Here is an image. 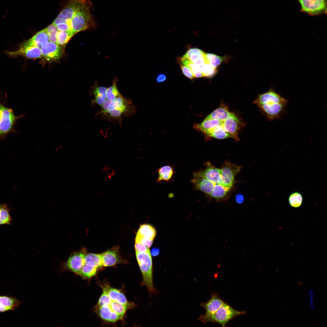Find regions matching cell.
<instances>
[{"label": "cell", "mask_w": 327, "mask_h": 327, "mask_svg": "<svg viewBox=\"0 0 327 327\" xmlns=\"http://www.w3.org/2000/svg\"><path fill=\"white\" fill-rule=\"evenodd\" d=\"M242 126V123L235 114L223 105L195 126L209 137L219 139L230 138L238 140Z\"/></svg>", "instance_id": "6da1fadb"}, {"label": "cell", "mask_w": 327, "mask_h": 327, "mask_svg": "<svg viewBox=\"0 0 327 327\" xmlns=\"http://www.w3.org/2000/svg\"><path fill=\"white\" fill-rule=\"evenodd\" d=\"M101 109L96 115L109 121H117L120 126L123 119L129 117L136 113V108L131 100L121 95L113 101L106 99L101 106Z\"/></svg>", "instance_id": "7a4b0ae2"}, {"label": "cell", "mask_w": 327, "mask_h": 327, "mask_svg": "<svg viewBox=\"0 0 327 327\" xmlns=\"http://www.w3.org/2000/svg\"><path fill=\"white\" fill-rule=\"evenodd\" d=\"M136 258L142 275L143 284L147 287L149 292L155 293L156 289L153 280L152 261L150 252H136Z\"/></svg>", "instance_id": "3957f363"}, {"label": "cell", "mask_w": 327, "mask_h": 327, "mask_svg": "<svg viewBox=\"0 0 327 327\" xmlns=\"http://www.w3.org/2000/svg\"><path fill=\"white\" fill-rule=\"evenodd\" d=\"M288 102H282L274 99H267L257 106L270 121L281 118Z\"/></svg>", "instance_id": "277c9868"}, {"label": "cell", "mask_w": 327, "mask_h": 327, "mask_svg": "<svg viewBox=\"0 0 327 327\" xmlns=\"http://www.w3.org/2000/svg\"><path fill=\"white\" fill-rule=\"evenodd\" d=\"M244 311H239L233 309L228 304L224 302L222 306L207 320L208 322H216L224 327L226 324L233 318L239 315H244Z\"/></svg>", "instance_id": "5b68a950"}, {"label": "cell", "mask_w": 327, "mask_h": 327, "mask_svg": "<svg viewBox=\"0 0 327 327\" xmlns=\"http://www.w3.org/2000/svg\"><path fill=\"white\" fill-rule=\"evenodd\" d=\"M241 167L226 161L220 169V176L219 184L230 189L232 187L235 177L241 170Z\"/></svg>", "instance_id": "8992f818"}, {"label": "cell", "mask_w": 327, "mask_h": 327, "mask_svg": "<svg viewBox=\"0 0 327 327\" xmlns=\"http://www.w3.org/2000/svg\"><path fill=\"white\" fill-rule=\"evenodd\" d=\"M300 11L312 16L327 14V0H297Z\"/></svg>", "instance_id": "52a82bcc"}, {"label": "cell", "mask_w": 327, "mask_h": 327, "mask_svg": "<svg viewBox=\"0 0 327 327\" xmlns=\"http://www.w3.org/2000/svg\"><path fill=\"white\" fill-rule=\"evenodd\" d=\"M218 294H213L211 298L206 302L201 303V306L206 311L205 313L201 315L199 319L202 322L206 323L207 319L214 314L224 303Z\"/></svg>", "instance_id": "ba28073f"}, {"label": "cell", "mask_w": 327, "mask_h": 327, "mask_svg": "<svg viewBox=\"0 0 327 327\" xmlns=\"http://www.w3.org/2000/svg\"><path fill=\"white\" fill-rule=\"evenodd\" d=\"M17 118L12 109L2 105L0 136L5 135L12 130Z\"/></svg>", "instance_id": "9c48e42d"}, {"label": "cell", "mask_w": 327, "mask_h": 327, "mask_svg": "<svg viewBox=\"0 0 327 327\" xmlns=\"http://www.w3.org/2000/svg\"><path fill=\"white\" fill-rule=\"evenodd\" d=\"M41 57L46 61H53L60 59L64 52L63 48L57 43L49 41L41 48Z\"/></svg>", "instance_id": "30bf717a"}, {"label": "cell", "mask_w": 327, "mask_h": 327, "mask_svg": "<svg viewBox=\"0 0 327 327\" xmlns=\"http://www.w3.org/2000/svg\"><path fill=\"white\" fill-rule=\"evenodd\" d=\"M5 53L12 56H18L26 58L35 59L41 57V48L34 45H30L20 47L17 51H6Z\"/></svg>", "instance_id": "8fae6325"}, {"label": "cell", "mask_w": 327, "mask_h": 327, "mask_svg": "<svg viewBox=\"0 0 327 327\" xmlns=\"http://www.w3.org/2000/svg\"><path fill=\"white\" fill-rule=\"evenodd\" d=\"M194 188L209 195L213 190L215 184L205 178L198 172H194L193 178L191 180Z\"/></svg>", "instance_id": "7c38bea8"}, {"label": "cell", "mask_w": 327, "mask_h": 327, "mask_svg": "<svg viewBox=\"0 0 327 327\" xmlns=\"http://www.w3.org/2000/svg\"><path fill=\"white\" fill-rule=\"evenodd\" d=\"M85 255L82 252L75 253L72 254L66 262L67 268L71 271L78 274L85 264Z\"/></svg>", "instance_id": "4fadbf2b"}, {"label": "cell", "mask_w": 327, "mask_h": 327, "mask_svg": "<svg viewBox=\"0 0 327 327\" xmlns=\"http://www.w3.org/2000/svg\"><path fill=\"white\" fill-rule=\"evenodd\" d=\"M49 41L46 28L38 32L32 37L21 43L20 47L34 45L41 48L42 46Z\"/></svg>", "instance_id": "5bb4252c"}, {"label": "cell", "mask_w": 327, "mask_h": 327, "mask_svg": "<svg viewBox=\"0 0 327 327\" xmlns=\"http://www.w3.org/2000/svg\"><path fill=\"white\" fill-rule=\"evenodd\" d=\"M107 89L106 87L100 86L97 81H95L89 91V95H93L94 97V99L91 101L92 105L96 104L101 107L106 99Z\"/></svg>", "instance_id": "9a60e30c"}, {"label": "cell", "mask_w": 327, "mask_h": 327, "mask_svg": "<svg viewBox=\"0 0 327 327\" xmlns=\"http://www.w3.org/2000/svg\"><path fill=\"white\" fill-rule=\"evenodd\" d=\"M181 58L188 60L200 67L206 62L205 53L197 48L190 49Z\"/></svg>", "instance_id": "2e32d148"}, {"label": "cell", "mask_w": 327, "mask_h": 327, "mask_svg": "<svg viewBox=\"0 0 327 327\" xmlns=\"http://www.w3.org/2000/svg\"><path fill=\"white\" fill-rule=\"evenodd\" d=\"M206 168L199 172L202 176L214 184H219L220 176V169L214 167L210 162L206 163Z\"/></svg>", "instance_id": "e0dca14e"}, {"label": "cell", "mask_w": 327, "mask_h": 327, "mask_svg": "<svg viewBox=\"0 0 327 327\" xmlns=\"http://www.w3.org/2000/svg\"><path fill=\"white\" fill-rule=\"evenodd\" d=\"M21 303V302L15 297L0 296V312L14 310L19 306Z\"/></svg>", "instance_id": "ac0fdd59"}, {"label": "cell", "mask_w": 327, "mask_h": 327, "mask_svg": "<svg viewBox=\"0 0 327 327\" xmlns=\"http://www.w3.org/2000/svg\"><path fill=\"white\" fill-rule=\"evenodd\" d=\"M97 309L100 317L107 321L114 322L123 317L112 311L108 306H97Z\"/></svg>", "instance_id": "d6986e66"}, {"label": "cell", "mask_w": 327, "mask_h": 327, "mask_svg": "<svg viewBox=\"0 0 327 327\" xmlns=\"http://www.w3.org/2000/svg\"><path fill=\"white\" fill-rule=\"evenodd\" d=\"M102 266H111L117 264L119 261L116 251L107 250L101 254Z\"/></svg>", "instance_id": "ffe728a7"}, {"label": "cell", "mask_w": 327, "mask_h": 327, "mask_svg": "<svg viewBox=\"0 0 327 327\" xmlns=\"http://www.w3.org/2000/svg\"><path fill=\"white\" fill-rule=\"evenodd\" d=\"M104 288L112 301L129 306L130 303L127 301L124 295L120 290L109 286Z\"/></svg>", "instance_id": "44dd1931"}, {"label": "cell", "mask_w": 327, "mask_h": 327, "mask_svg": "<svg viewBox=\"0 0 327 327\" xmlns=\"http://www.w3.org/2000/svg\"><path fill=\"white\" fill-rule=\"evenodd\" d=\"M230 189L219 184H216L209 195L216 200L219 201L226 197Z\"/></svg>", "instance_id": "7402d4cb"}, {"label": "cell", "mask_w": 327, "mask_h": 327, "mask_svg": "<svg viewBox=\"0 0 327 327\" xmlns=\"http://www.w3.org/2000/svg\"><path fill=\"white\" fill-rule=\"evenodd\" d=\"M173 173V169L171 166L166 165L161 167L158 170V177L157 180V182H160L162 181H169Z\"/></svg>", "instance_id": "603a6c76"}, {"label": "cell", "mask_w": 327, "mask_h": 327, "mask_svg": "<svg viewBox=\"0 0 327 327\" xmlns=\"http://www.w3.org/2000/svg\"><path fill=\"white\" fill-rule=\"evenodd\" d=\"M85 263L97 268L102 266L101 254L89 253L85 255Z\"/></svg>", "instance_id": "cb8c5ba5"}, {"label": "cell", "mask_w": 327, "mask_h": 327, "mask_svg": "<svg viewBox=\"0 0 327 327\" xmlns=\"http://www.w3.org/2000/svg\"><path fill=\"white\" fill-rule=\"evenodd\" d=\"M10 211V209L7 204H0V225H10L12 218Z\"/></svg>", "instance_id": "d4e9b609"}, {"label": "cell", "mask_w": 327, "mask_h": 327, "mask_svg": "<svg viewBox=\"0 0 327 327\" xmlns=\"http://www.w3.org/2000/svg\"><path fill=\"white\" fill-rule=\"evenodd\" d=\"M118 81V78H114L113 80L112 85L107 88L106 93V99L109 101H113L121 95L117 87V84Z\"/></svg>", "instance_id": "484cf974"}, {"label": "cell", "mask_w": 327, "mask_h": 327, "mask_svg": "<svg viewBox=\"0 0 327 327\" xmlns=\"http://www.w3.org/2000/svg\"><path fill=\"white\" fill-rule=\"evenodd\" d=\"M137 235L153 240L156 235V231L152 226L143 224L140 226Z\"/></svg>", "instance_id": "4316f807"}, {"label": "cell", "mask_w": 327, "mask_h": 327, "mask_svg": "<svg viewBox=\"0 0 327 327\" xmlns=\"http://www.w3.org/2000/svg\"><path fill=\"white\" fill-rule=\"evenodd\" d=\"M74 35L71 30L59 31L57 36V44L62 46L65 45Z\"/></svg>", "instance_id": "83f0119b"}, {"label": "cell", "mask_w": 327, "mask_h": 327, "mask_svg": "<svg viewBox=\"0 0 327 327\" xmlns=\"http://www.w3.org/2000/svg\"><path fill=\"white\" fill-rule=\"evenodd\" d=\"M206 62L208 63L215 68L218 67L224 60L225 57H221L212 53H205Z\"/></svg>", "instance_id": "f1b7e54d"}, {"label": "cell", "mask_w": 327, "mask_h": 327, "mask_svg": "<svg viewBox=\"0 0 327 327\" xmlns=\"http://www.w3.org/2000/svg\"><path fill=\"white\" fill-rule=\"evenodd\" d=\"M181 63L188 67L191 70L195 78H199L203 77L201 67L191 61L185 59L181 58Z\"/></svg>", "instance_id": "f546056e"}, {"label": "cell", "mask_w": 327, "mask_h": 327, "mask_svg": "<svg viewBox=\"0 0 327 327\" xmlns=\"http://www.w3.org/2000/svg\"><path fill=\"white\" fill-rule=\"evenodd\" d=\"M288 201L291 206L295 208L298 207L302 205V195L299 192H293L289 196Z\"/></svg>", "instance_id": "4dcf8cb0"}, {"label": "cell", "mask_w": 327, "mask_h": 327, "mask_svg": "<svg viewBox=\"0 0 327 327\" xmlns=\"http://www.w3.org/2000/svg\"><path fill=\"white\" fill-rule=\"evenodd\" d=\"M97 269L85 263L78 274L84 278H90L95 275Z\"/></svg>", "instance_id": "1f68e13d"}, {"label": "cell", "mask_w": 327, "mask_h": 327, "mask_svg": "<svg viewBox=\"0 0 327 327\" xmlns=\"http://www.w3.org/2000/svg\"><path fill=\"white\" fill-rule=\"evenodd\" d=\"M114 312L123 317L129 306L112 301L109 306Z\"/></svg>", "instance_id": "d6a6232c"}, {"label": "cell", "mask_w": 327, "mask_h": 327, "mask_svg": "<svg viewBox=\"0 0 327 327\" xmlns=\"http://www.w3.org/2000/svg\"><path fill=\"white\" fill-rule=\"evenodd\" d=\"M49 41L57 43V36L58 31L56 26L52 24L46 28Z\"/></svg>", "instance_id": "836d02e7"}, {"label": "cell", "mask_w": 327, "mask_h": 327, "mask_svg": "<svg viewBox=\"0 0 327 327\" xmlns=\"http://www.w3.org/2000/svg\"><path fill=\"white\" fill-rule=\"evenodd\" d=\"M201 68L203 77H211L216 72V68L207 62H206Z\"/></svg>", "instance_id": "e575fe53"}, {"label": "cell", "mask_w": 327, "mask_h": 327, "mask_svg": "<svg viewBox=\"0 0 327 327\" xmlns=\"http://www.w3.org/2000/svg\"><path fill=\"white\" fill-rule=\"evenodd\" d=\"M111 300L106 290L104 288L103 292L99 298L97 306H101L104 305L109 306Z\"/></svg>", "instance_id": "d590c367"}, {"label": "cell", "mask_w": 327, "mask_h": 327, "mask_svg": "<svg viewBox=\"0 0 327 327\" xmlns=\"http://www.w3.org/2000/svg\"><path fill=\"white\" fill-rule=\"evenodd\" d=\"M153 240L152 239L137 234L135 242L143 244L149 248L152 245Z\"/></svg>", "instance_id": "8d00e7d4"}, {"label": "cell", "mask_w": 327, "mask_h": 327, "mask_svg": "<svg viewBox=\"0 0 327 327\" xmlns=\"http://www.w3.org/2000/svg\"><path fill=\"white\" fill-rule=\"evenodd\" d=\"M180 67L183 73L186 77L191 79L195 78L192 72L188 67L181 63Z\"/></svg>", "instance_id": "74e56055"}, {"label": "cell", "mask_w": 327, "mask_h": 327, "mask_svg": "<svg viewBox=\"0 0 327 327\" xmlns=\"http://www.w3.org/2000/svg\"><path fill=\"white\" fill-rule=\"evenodd\" d=\"M135 247L136 252L139 253L150 252L149 248L146 246L135 242Z\"/></svg>", "instance_id": "f35d334b"}, {"label": "cell", "mask_w": 327, "mask_h": 327, "mask_svg": "<svg viewBox=\"0 0 327 327\" xmlns=\"http://www.w3.org/2000/svg\"><path fill=\"white\" fill-rule=\"evenodd\" d=\"M314 293L313 290L311 289L309 291V303L311 308L313 309H314L313 305V296Z\"/></svg>", "instance_id": "ab89813d"}, {"label": "cell", "mask_w": 327, "mask_h": 327, "mask_svg": "<svg viewBox=\"0 0 327 327\" xmlns=\"http://www.w3.org/2000/svg\"><path fill=\"white\" fill-rule=\"evenodd\" d=\"M166 76L164 74L161 73L158 74L156 78V81L158 83L164 82L166 79Z\"/></svg>", "instance_id": "60d3db41"}, {"label": "cell", "mask_w": 327, "mask_h": 327, "mask_svg": "<svg viewBox=\"0 0 327 327\" xmlns=\"http://www.w3.org/2000/svg\"><path fill=\"white\" fill-rule=\"evenodd\" d=\"M159 249L157 248H154L152 249L151 250V253L153 256H156L158 255V254L159 253Z\"/></svg>", "instance_id": "b9f144b4"}, {"label": "cell", "mask_w": 327, "mask_h": 327, "mask_svg": "<svg viewBox=\"0 0 327 327\" xmlns=\"http://www.w3.org/2000/svg\"><path fill=\"white\" fill-rule=\"evenodd\" d=\"M236 200L239 203H241L242 202L243 200V197L241 195H238L236 197Z\"/></svg>", "instance_id": "7bdbcfd3"}, {"label": "cell", "mask_w": 327, "mask_h": 327, "mask_svg": "<svg viewBox=\"0 0 327 327\" xmlns=\"http://www.w3.org/2000/svg\"><path fill=\"white\" fill-rule=\"evenodd\" d=\"M2 104L0 103V122L2 117Z\"/></svg>", "instance_id": "ee69618b"}]
</instances>
